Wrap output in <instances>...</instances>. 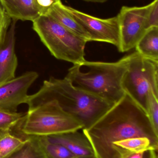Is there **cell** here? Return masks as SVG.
I'll return each mask as SVG.
<instances>
[{"label": "cell", "mask_w": 158, "mask_h": 158, "mask_svg": "<svg viewBox=\"0 0 158 158\" xmlns=\"http://www.w3.org/2000/svg\"><path fill=\"white\" fill-rule=\"evenodd\" d=\"M46 137L65 147L76 158H96L90 141L83 132L74 131Z\"/></svg>", "instance_id": "8fae6325"}, {"label": "cell", "mask_w": 158, "mask_h": 158, "mask_svg": "<svg viewBox=\"0 0 158 158\" xmlns=\"http://www.w3.org/2000/svg\"><path fill=\"white\" fill-rule=\"evenodd\" d=\"M26 113L0 110V130H12L22 119Z\"/></svg>", "instance_id": "d6986e66"}, {"label": "cell", "mask_w": 158, "mask_h": 158, "mask_svg": "<svg viewBox=\"0 0 158 158\" xmlns=\"http://www.w3.org/2000/svg\"><path fill=\"white\" fill-rule=\"evenodd\" d=\"M23 145L4 158H47L35 136H27Z\"/></svg>", "instance_id": "2e32d148"}, {"label": "cell", "mask_w": 158, "mask_h": 158, "mask_svg": "<svg viewBox=\"0 0 158 158\" xmlns=\"http://www.w3.org/2000/svg\"><path fill=\"white\" fill-rule=\"evenodd\" d=\"M60 0H34L40 15H47L53 5Z\"/></svg>", "instance_id": "603a6c76"}, {"label": "cell", "mask_w": 158, "mask_h": 158, "mask_svg": "<svg viewBox=\"0 0 158 158\" xmlns=\"http://www.w3.org/2000/svg\"><path fill=\"white\" fill-rule=\"evenodd\" d=\"M96 158H118L116 142L135 137H146L158 142L145 110L128 94L90 128L83 129Z\"/></svg>", "instance_id": "6da1fadb"}, {"label": "cell", "mask_w": 158, "mask_h": 158, "mask_svg": "<svg viewBox=\"0 0 158 158\" xmlns=\"http://www.w3.org/2000/svg\"><path fill=\"white\" fill-rule=\"evenodd\" d=\"M65 9L89 34L91 41L108 43L118 49L120 31L117 16L98 18L65 5Z\"/></svg>", "instance_id": "ba28073f"}, {"label": "cell", "mask_w": 158, "mask_h": 158, "mask_svg": "<svg viewBox=\"0 0 158 158\" xmlns=\"http://www.w3.org/2000/svg\"><path fill=\"white\" fill-rule=\"evenodd\" d=\"M144 152L133 153L124 158H143Z\"/></svg>", "instance_id": "d4e9b609"}, {"label": "cell", "mask_w": 158, "mask_h": 158, "mask_svg": "<svg viewBox=\"0 0 158 158\" xmlns=\"http://www.w3.org/2000/svg\"></svg>", "instance_id": "4316f807"}, {"label": "cell", "mask_w": 158, "mask_h": 158, "mask_svg": "<svg viewBox=\"0 0 158 158\" xmlns=\"http://www.w3.org/2000/svg\"><path fill=\"white\" fill-rule=\"evenodd\" d=\"M11 20L12 19L0 3V47L4 42Z\"/></svg>", "instance_id": "44dd1931"}, {"label": "cell", "mask_w": 158, "mask_h": 158, "mask_svg": "<svg viewBox=\"0 0 158 158\" xmlns=\"http://www.w3.org/2000/svg\"><path fill=\"white\" fill-rule=\"evenodd\" d=\"M114 145L118 158H124L133 153L158 151V142L146 137H135L116 142Z\"/></svg>", "instance_id": "4fadbf2b"}, {"label": "cell", "mask_w": 158, "mask_h": 158, "mask_svg": "<svg viewBox=\"0 0 158 158\" xmlns=\"http://www.w3.org/2000/svg\"><path fill=\"white\" fill-rule=\"evenodd\" d=\"M12 20L33 21L40 16L34 0H0Z\"/></svg>", "instance_id": "7c38bea8"}, {"label": "cell", "mask_w": 158, "mask_h": 158, "mask_svg": "<svg viewBox=\"0 0 158 158\" xmlns=\"http://www.w3.org/2000/svg\"><path fill=\"white\" fill-rule=\"evenodd\" d=\"M28 112L12 129L23 137L48 136L82 130L83 125L62 109L55 100L29 95Z\"/></svg>", "instance_id": "277c9868"}, {"label": "cell", "mask_w": 158, "mask_h": 158, "mask_svg": "<svg viewBox=\"0 0 158 158\" xmlns=\"http://www.w3.org/2000/svg\"><path fill=\"white\" fill-rule=\"evenodd\" d=\"M141 56L158 61V27L148 29L135 47Z\"/></svg>", "instance_id": "9a60e30c"}, {"label": "cell", "mask_w": 158, "mask_h": 158, "mask_svg": "<svg viewBox=\"0 0 158 158\" xmlns=\"http://www.w3.org/2000/svg\"><path fill=\"white\" fill-rule=\"evenodd\" d=\"M32 28L51 54L58 60L80 64L85 61L86 40L46 15L32 21Z\"/></svg>", "instance_id": "5b68a950"}, {"label": "cell", "mask_w": 158, "mask_h": 158, "mask_svg": "<svg viewBox=\"0 0 158 158\" xmlns=\"http://www.w3.org/2000/svg\"><path fill=\"white\" fill-rule=\"evenodd\" d=\"M143 158H158V151L150 150L145 151Z\"/></svg>", "instance_id": "cb8c5ba5"}, {"label": "cell", "mask_w": 158, "mask_h": 158, "mask_svg": "<svg viewBox=\"0 0 158 158\" xmlns=\"http://www.w3.org/2000/svg\"><path fill=\"white\" fill-rule=\"evenodd\" d=\"M39 77L35 71L26 72L0 84V110L17 112L18 107L25 104L28 90Z\"/></svg>", "instance_id": "9c48e42d"}, {"label": "cell", "mask_w": 158, "mask_h": 158, "mask_svg": "<svg viewBox=\"0 0 158 158\" xmlns=\"http://www.w3.org/2000/svg\"><path fill=\"white\" fill-rule=\"evenodd\" d=\"M46 15L51 17L63 27L88 42L91 41L90 36L82 27L66 11L61 1L51 7Z\"/></svg>", "instance_id": "5bb4252c"}, {"label": "cell", "mask_w": 158, "mask_h": 158, "mask_svg": "<svg viewBox=\"0 0 158 158\" xmlns=\"http://www.w3.org/2000/svg\"><path fill=\"white\" fill-rule=\"evenodd\" d=\"M31 96L55 100L63 110L81 123L82 130L93 125L114 106L75 87L66 77L63 79L51 77Z\"/></svg>", "instance_id": "7a4b0ae2"}, {"label": "cell", "mask_w": 158, "mask_h": 158, "mask_svg": "<svg viewBox=\"0 0 158 158\" xmlns=\"http://www.w3.org/2000/svg\"><path fill=\"white\" fill-rule=\"evenodd\" d=\"M27 137H22L11 130H0V158H4L23 145Z\"/></svg>", "instance_id": "e0dca14e"}, {"label": "cell", "mask_w": 158, "mask_h": 158, "mask_svg": "<svg viewBox=\"0 0 158 158\" xmlns=\"http://www.w3.org/2000/svg\"><path fill=\"white\" fill-rule=\"evenodd\" d=\"M151 8L147 15V27H158V0L152 2Z\"/></svg>", "instance_id": "7402d4cb"}, {"label": "cell", "mask_w": 158, "mask_h": 158, "mask_svg": "<svg viewBox=\"0 0 158 158\" xmlns=\"http://www.w3.org/2000/svg\"><path fill=\"white\" fill-rule=\"evenodd\" d=\"M86 2H90L93 3H104L108 0H82Z\"/></svg>", "instance_id": "484cf974"}, {"label": "cell", "mask_w": 158, "mask_h": 158, "mask_svg": "<svg viewBox=\"0 0 158 158\" xmlns=\"http://www.w3.org/2000/svg\"><path fill=\"white\" fill-rule=\"evenodd\" d=\"M152 3L143 6H123L118 14L121 52L135 48L147 27V15Z\"/></svg>", "instance_id": "52a82bcc"}, {"label": "cell", "mask_w": 158, "mask_h": 158, "mask_svg": "<svg viewBox=\"0 0 158 158\" xmlns=\"http://www.w3.org/2000/svg\"><path fill=\"white\" fill-rule=\"evenodd\" d=\"M16 22L12 20L4 42L0 47V84L15 77L18 66L15 51Z\"/></svg>", "instance_id": "30bf717a"}, {"label": "cell", "mask_w": 158, "mask_h": 158, "mask_svg": "<svg viewBox=\"0 0 158 158\" xmlns=\"http://www.w3.org/2000/svg\"><path fill=\"white\" fill-rule=\"evenodd\" d=\"M122 85L125 93L146 112L149 91L158 96V61L143 57L136 51L129 55Z\"/></svg>", "instance_id": "8992f818"}, {"label": "cell", "mask_w": 158, "mask_h": 158, "mask_svg": "<svg viewBox=\"0 0 158 158\" xmlns=\"http://www.w3.org/2000/svg\"><path fill=\"white\" fill-rule=\"evenodd\" d=\"M146 112L155 131L158 135V96L151 90L149 92Z\"/></svg>", "instance_id": "ffe728a7"}, {"label": "cell", "mask_w": 158, "mask_h": 158, "mask_svg": "<svg viewBox=\"0 0 158 158\" xmlns=\"http://www.w3.org/2000/svg\"><path fill=\"white\" fill-rule=\"evenodd\" d=\"M129 55L112 63L90 62L73 65L66 77L73 85L114 105L125 94L122 79Z\"/></svg>", "instance_id": "3957f363"}, {"label": "cell", "mask_w": 158, "mask_h": 158, "mask_svg": "<svg viewBox=\"0 0 158 158\" xmlns=\"http://www.w3.org/2000/svg\"><path fill=\"white\" fill-rule=\"evenodd\" d=\"M37 137L47 158H76L65 147L51 142L46 136Z\"/></svg>", "instance_id": "ac0fdd59"}]
</instances>
